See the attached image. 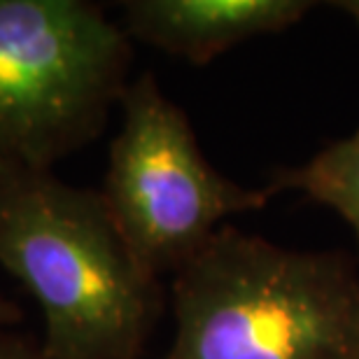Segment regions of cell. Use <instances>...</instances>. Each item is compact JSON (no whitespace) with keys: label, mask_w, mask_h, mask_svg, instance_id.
Here are the masks:
<instances>
[{"label":"cell","mask_w":359,"mask_h":359,"mask_svg":"<svg viewBox=\"0 0 359 359\" xmlns=\"http://www.w3.org/2000/svg\"><path fill=\"white\" fill-rule=\"evenodd\" d=\"M133 59L84 0H0V166L52 170L103 131Z\"/></svg>","instance_id":"3957f363"},{"label":"cell","mask_w":359,"mask_h":359,"mask_svg":"<svg viewBox=\"0 0 359 359\" xmlns=\"http://www.w3.org/2000/svg\"><path fill=\"white\" fill-rule=\"evenodd\" d=\"M332 7L341 10L343 14H348V17L359 26V0H341V3H332Z\"/></svg>","instance_id":"9c48e42d"},{"label":"cell","mask_w":359,"mask_h":359,"mask_svg":"<svg viewBox=\"0 0 359 359\" xmlns=\"http://www.w3.org/2000/svg\"><path fill=\"white\" fill-rule=\"evenodd\" d=\"M0 359H45L40 348L31 346L26 339L0 334Z\"/></svg>","instance_id":"52a82bcc"},{"label":"cell","mask_w":359,"mask_h":359,"mask_svg":"<svg viewBox=\"0 0 359 359\" xmlns=\"http://www.w3.org/2000/svg\"><path fill=\"white\" fill-rule=\"evenodd\" d=\"M315 7L308 0H128V40L203 66L262 35L283 33Z\"/></svg>","instance_id":"5b68a950"},{"label":"cell","mask_w":359,"mask_h":359,"mask_svg":"<svg viewBox=\"0 0 359 359\" xmlns=\"http://www.w3.org/2000/svg\"><path fill=\"white\" fill-rule=\"evenodd\" d=\"M21 320V311L17 306L12 304V301H7L0 297V329L3 327H10L14 325V322H19Z\"/></svg>","instance_id":"ba28073f"},{"label":"cell","mask_w":359,"mask_h":359,"mask_svg":"<svg viewBox=\"0 0 359 359\" xmlns=\"http://www.w3.org/2000/svg\"><path fill=\"white\" fill-rule=\"evenodd\" d=\"M278 191H301L339 212L355 231V259L359 264V126L301 166L283 168L273 175L269 194L273 196Z\"/></svg>","instance_id":"8992f818"},{"label":"cell","mask_w":359,"mask_h":359,"mask_svg":"<svg viewBox=\"0 0 359 359\" xmlns=\"http://www.w3.org/2000/svg\"><path fill=\"white\" fill-rule=\"evenodd\" d=\"M121 112L100 194L152 276L180 271L229 217L269 203V189H250L210 166L182 107L152 73L128 84Z\"/></svg>","instance_id":"277c9868"},{"label":"cell","mask_w":359,"mask_h":359,"mask_svg":"<svg viewBox=\"0 0 359 359\" xmlns=\"http://www.w3.org/2000/svg\"><path fill=\"white\" fill-rule=\"evenodd\" d=\"M0 266L42 308L45 359H140L161 318L159 278L103 194L52 170L0 166Z\"/></svg>","instance_id":"6da1fadb"},{"label":"cell","mask_w":359,"mask_h":359,"mask_svg":"<svg viewBox=\"0 0 359 359\" xmlns=\"http://www.w3.org/2000/svg\"><path fill=\"white\" fill-rule=\"evenodd\" d=\"M161 359H359V264L231 224L173 273Z\"/></svg>","instance_id":"7a4b0ae2"}]
</instances>
